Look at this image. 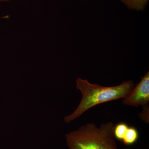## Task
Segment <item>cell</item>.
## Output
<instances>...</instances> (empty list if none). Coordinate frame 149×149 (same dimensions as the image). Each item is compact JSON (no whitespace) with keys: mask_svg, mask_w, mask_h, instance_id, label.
Returning a JSON list of instances; mask_svg holds the SVG:
<instances>
[{"mask_svg":"<svg viewBox=\"0 0 149 149\" xmlns=\"http://www.w3.org/2000/svg\"><path fill=\"white\" fill-rule=\"evenodd\" d=\"M76 88L82 93V99L79 105L71 114L64 117V121L69 123L80 117L88 109L97 105L106 102L124 98L134 88L132 80L123 82L120 85L113 87H103L93 84L87 80L78 78Z\"/></svg>","mask_w":149,"mask_h":149,"instance_id":"obj_1","label":"cell"},{"mask_svg":"<svg viewBox=\"0 0 149 149\" xmlns=\"http://www.w3.org/2000/svg\"><path fill=\"white\" fill-rule=\"evenodd\" d=\"M114 127L111 122L99 127L94 123H86L65 135L66 143L70 149H118Z\"/></svg>","mask_w":149,"mask_h":149,"instance_id":"obj_2","label":"cell"},{"mask_svg":"<svg viewBox=\"0 0 149 149\" xmlns=\"http://www.w3.org/2000/svg\"><path fill=\"white\" fill-rule=\"evenodd\" d=\"M123 100L126 105L138 107L148 105L149 101V72L142 77L140 83Z\"/></svg>","mask_w":149,"mask_h":149,"instance_id":"obj_3","label":"cell"},{"mask_svg":"<svg viewBox=\"0 0 149 149\" xmlns=\"http://www.w3.org/2000/svg\"><path fill=\"white\" fill-rule=\"evenodd\" d=\"M139 137L137 129L134 127H129L124 134L122 141L125 145H132L138 141Z\"/></svg>","mask_w":149,"mask_h":149,"instance_id":"obj_4","label":"cell"},{"mask_svg":"<svg viewBox=\"0 0 149 149\" xmlns=\"http://www.w3.org/2000/svg\"><path fill=\"white\" fill-rule=\"evenodd\" d=\"M149 0H121L128 8L138 11H143L145 8Z\"/></svg>","mask_w":149,"mask_h":149,"instance_id":"obj_5","label":"cell"},{"mask_svg":"<svg viewBox=\"0 0 149 149\" xmlns=\"http://www.w3.org/2000/svg\"><path fill=\"white\" fill-rule=\"evenodd\" d=\"M143 107V110L141 113L139 114L140 118L142 120L147 123H149V105Z\"/></svg>","mask_w":149,"mask_h":149,"instance_id":"obj_6","label":"cell"},{"mask_svg":"<svg viewBox=\"0 0 149 149\" xmlns=\"http://www.w3.org/2000/svg\"><path fill=\"white\" fill-rule=\"evenodd\" d=\"M10 1V0H0V1Z\"/></svg>","mask_w":149,"mask_h":149,"instance_id":"obj_7","label":"cell"},{"mask_svg":"<svg viewBox=\"0 0 149 149\" xmlns=\"http://www.w3.org/2000/svg\"><path fill=\"white\" fill-rule=\"evenodd\" d=\"M2 18V17H0V18Z\"/></svg>","mask_w":149,"mask_h":149,"instance_id":"obj_8","label":"cell"},{"mask_svg":"<svg viewBox=\"0 0 149 149\" xmlns=\"http://www.w3.org/2000/svg\"><path fill=\"white\" fill-rule=\"evenodd\" d=\"M85 1H86V0H85Z\"/></svg>","mask_w":149,"mask_h":149,"instance_id":"obj_9","label":"cell"}]
</instances>
